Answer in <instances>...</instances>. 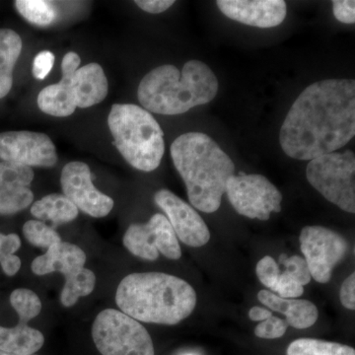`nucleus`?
Here are the masks:
<instances>
[{
    "label": "nucleus",
    "mask_w": 355,
    "mask_h": 355,
    "mask_svg": "<svg viewBox=\"0 0 355 355\" xmlns=\"http://www.w3.org/2000/svg\"><path fill=\"white\" fill-rule=\"evenodd\" d=\"M355 135V81L327 79L298 96L279 132L287 156L311 161L343 148Z\"/></svg>",
    "instance_id": "obj_1"
},
{
    "label": "nucleus",
    "mask_w": 355,
    "mask_h": 355,
    "mask_svg": "<svg viewBox=\"0 0 355 355\" xmlns=\"http://www.w3.org/2000/svg\"><path fill=\"white\" fill-rule=\"evenodd\" d=\"M171 157L186 184L189 200L195 209L212 214L219 209L228 179L235 165L211 137L187 132L173 141Z\"/></svg>",
    "instance_id": "obj_2"
},
{
    "label": "nucleus",
    "mask_w": 355,
    "mask_h": 355,
    "mask_svg": "<svg viewBox=\"0 0 355 355\" xmlns=\"http://www.w3.org/2000/svg\"><path fill=\"white\" fill-rule=\"evenodd\" d=\"M121 312L139 322L174 326L197 305V293L186 280L164 272L132 273L116 292Z\"/></svg>",
    "instance_id": "obj_3"
},
{
    "label": "nucleus",
    "mask_w": 355,
    "mask_h": 355,
    "mask_svg": "<svg viewBox=\"0 0 355 355\" xmlns=\"http://www.w3.org/2000/svg\"><path fill=\"white\" fill-rule=\"evenodd\" d=\"M218 92V80L209 65L190 60L182 72L174 65L156 67L140 81L139 101L151 113L181 114L207 104Z\"/></svg>",
    "instance_id": "obj_4"
},
{
    "label": "nucleus",
    "mask_w": 355,
    "mask_h": 355,
    "mask_svg": "<svg viewBox=\"0 0 355 355\" xmlns=\"http://www.w3.org/2000/svg\"><path fill=\"white\" fill-rule=\"evenodd\" d=\"M114 144L128 164L144 172L157 169L165 153L164 133L148 111L133 104H114L108 116Z\"/></svg>",
    "instance_id": "obj_5"
},
{
    "label": "nucleus",
    "mask_w": 355,
    "mask_h": 355,
    "mask_svg": "<svg viewBox=\"0 0 355 355\" xmlns=\"http://www.w3.org/2000/svg\"><path fill=\"white\" fill-rule=\"evenodd\" d=\"M306 177L327 200L354 214L355 156L352 151H336L313 159L306 169Z\"/></svg>",
    "instance_id": "obj_6"
},
{
    "label": "nucleus",
    "mask_w": 355,
    "mask_h": 355,
    "mask_svg": "<svg viewBox=\"0 0 355 355\" xmlns=\"http://www.w3.org/2000/svg\"><path fill=\"white\" fill-rule=\"evenodd\" d=\"M92 338L102 355H155L146 329L121 311L99 313L93 323Z\"/></svg>",
    "instance_id": "obj_7"
},
{
    "label": "nucleus",
    "mask_w": 355,
    "mask_h": 355,
    "mask_svg": "<svg viewBox=\"0 0 355 355\" xmlns=\"http://www.w3.org/2000/svg\"><path fill=\"white\" fill-rule=\"evenodd\" d=\"M225 193L236 211L248 218L266 221L272 212L282 210V193L261 175H233L226 183Z\"/></svg>",
    "instance_id": "obj_8"
},
{
    "label": "nucleus",
    "mask_w": 355,
    "mask_h": 355,
    "mask_svg": "<svg viewBox=\"0 0 355 355\" xmlns=\"http://www.w3.org/2000/svg\"><path fill=\"white\" fill-rule=\"evenodd\" d=\"M10 304L19 317V323L12 328L0 327V352L14 355L36 354L43 347L44 336L28 323L41 313L39 296L31 289H15L10 295Z\"/></svg>",
    "instance_id": "obj_9"
},
{
    "label": "nucleus",
    "mask_w": 355,
    "mask_h": 355,
    "mask_svg": "<svg viewBox=\"0 0 355 355\" xmlns=\"http://www.w3.org/2000/svg\"><path fill=\"white\" fill-rule=\"evenodd\" d=\"M299 241L312 279L319 284H328L334 268L347 256V240L323 226H306Z\"/></svg>",
    "instance_id": "obj_10"
},
{
    "label": "nucleus",
    "mask_w": 355,
    "mask_h": 355,
    "mask_svg": "<svg viewBox=\"0 0 355 355\" xmlns=\"http://www.w3.org/2000/svg\"><path fill=\"white\" fill-rule=\"evenodd\" d=\"M123 246L133 256L147 261H156L159 254L170 260L182 257L181 246L167 217L154 214L147 223L132 224L123 238Z\"/></svg>",
    "instance_id": "obj_11"
},
{
    "label": "nucleus",
    "mask_w": 355,
    "mask_h": 355,
    "mask_svg": "<svg viewBox=\"0 0 355 355\" xmlns=\"http://www.w3.org/2000/svg\"><path fill=\"white\" fill-rule=\"evenodd\" d=\"M0 159L30 168H49L57 164L58 154L44 133L18 130L0 133Z\"/></svg>",
    "instance_id": "obj_12"
},
{
    "label": "nucleus",
    "mask_w": 355,
    "mask_h": 355,
    "mask_svg": "<svg viewBox=\"0 0 355 355\" xmlns=\"http://www.w3.org/2000/svg\"><path fill=\"white\" fill-rule=\"evenodd\" d=\"M60 184L64 197L88 216L102 218L113 209V198L95 188L90 168L86 163H67L62 169Z\"/></svg>",
    "instance_id": "obj_13"
},
{
    "label": "nucleus",
    "mask_w": 355,
    "mask_h": 355,
    "mask_svg": "<svg viewBox=\"0 0 355 355\" xmlns=\"http://www.w3.org/2000/svg\"><path fill=\"white\" fill-rule=\"evenodd\" d=\"M154 202L165 212L180 241L193 248L205 246L209 242V227L189 203L166 189L156 191Z\"/></svg>",
    "instance_id": "obj_14"
},
{
    "label": "nucleus",
    "mask_w": 355,
    "mask_h": 355,
    "mask_svg": "<svg viewBox=\"0 0 355 355\" xmlns=\"http://www.w3.org/2000/svg\"><path fill=\"white\" fill-rule=\"evenodd\" d=\"M216 4L226 17L261 29L282 24L287 13L284 0H218Z\"/></svg>",
    "instance_id": "obj_15"
},
{
    "label": "nucleus",
    "mask_w": 355,
    "mask_h": 355,
    "mask_svg": "<svg viewBox=\"0 0 355 355\" xmlns=\"http://www.w3.org/2000/svg\"><path fill=\"white\" fill-rule=\"evenodd\" d=\"M34 177L32 168L0 162V216H12L32 205L34 193L29 186Z\"/></svg>",
    "instance_id": "obj_16"
},
{
    "label": "nucleus",
    "mask_w": 355,
    "mask_h": 355,
    "mask_svg": "<svg viewBox=\"0 0 355 355\" xmlns=\"http://www.w3.org/2000/svg\"><path fill=\"white\" fill-rule=\"evenodd\" d=\"M60 81L69 84L77 108L94 106L104 101L108 95V79L101 65L95 62L79 67L69 80Z\"/></svg>",
    "instance_id": "obj_17"
},
{
    "label": "nucleus",
    "mask_w": 355,
    "mask_h": 355,
    "mask_svg": "<svg viewBox=\"0 0 355 355\" xmlns=\"http://www.w3.org/2000/svg\"><path fill=\"white\" fill-rule=\"evenodd\" d=\"M85 252L80 247L69 242L57 243L46 250V253L32 261V272L37 275L60 272L67 275L86 263Z\"/></svg>",
    "instance_id": "obj_18"
},
{
    "label": "nucleus",
    "mask_w": 355,
    "mask_h": 355,
    "mask_svg": "<svg viewBox=\"0 0 355 355\" xmlns=\"http://www.w3.org/2000/svg\"><path fill=\"white\" fill-rule=\"evenodd\" d=\"M258 299L266 307L284 315L287 324L298 330L310 328L319 318L316 305L308 300L282 298L266 289L259 292Z\"/></svg>",
    "instance_id": "obj_19"
},
{
    "label": "nucleus",
    "mask_w": 355,
    "mask_h": 355,
    "mask_svg": "<svg viewBox=\"0 0 355 355\" xmlns=\"http://www.w3.org/2000/svg\"><path fill=\"white\" fill-rule=\"evenodd\" d=\"M22 51V40L11 29H0V99L6 97L13 84V70Z\"/></svg>",
    "instance_id": "obj_20"
},
{
    "label": "nucleus",
    "mask_w": 355,
    "mask_h": 355,
    "mask_svg": "<svg viewBox=\"0 0 355 355\" xmlns=\"http://www.w3.org/2000/svg\"><path fill=\"white\" fill-rule=\"evenodd\" d=\"M79 210L69 198L60 193H51L33 203L32 216L40 220L51 221L53 226L69 223L78 216Z\"/></svg>",
    "instance_id": "obj_21"
},
{
    "label": "nucleus",
    "mask_w": 355,
    "mask_h": 355,
    "mask_svg": "<svg viewBox=\"0 0 355 355\" xmlns=\"http://www.w3.org/2000/svg\"><path fill=\"white\" fill-rule=\"evenodd\" d=\"M38 106L44 114L65 118L76 112V98L69 83L51 84L44 88L38 95Z\"/></svg>",
    "instance_id": "obj_22"
},
{
    "label": "nucleus",
    "mask_w": 355,
    "mask_h": 355,
    "mask_svg": "<svg viewBox=\"0 0 355 355\" xmlns=\"http://www.w3.org/2000/svg\"><path fill=\"white\" fill-rule=\"evenodd\" d=\"M64 277V286L60 293V303L64 307H72L79 298L88 296L95 289V273L85 266L76 268Z\"/></svg>",
    "instance_id": "obj_23"
},
{
    "label": "nucleus",
    "mask_w": 355,
    "mask_h": 355,
    "mask_svg": "<svg viewBox=\"0 0 355 355\" xmlns=\"http://www.w3.org/2000/svg\"><path fill=\"white\" fill-rule=\"evenodd\" d=\"M286 355H355L354 347L317 338H299L288 345Z\"/></svg>",
    "instance_id": "obj_24"
},
{
    "label": "nucleus",
    "mask_w": 355,
    "mask_h": 355,
    "mask_svg": "<svg viewBox=\"0 0 355 355\" xmlns=\"http://www.w3.org/2000/svg\"><path fill=\"white\" fill-rule=\"evenodd\" d=\"M18 12L32 24L48 26L57 18V11L50 1L44 0H17Z\"/></svg>",
    "instance_id": "obj_25"
},
{
    "label": "nucleus",
    "mask_w": 355,
    "mask_h": 355,
    "mask_svg": "<svg viewBox=\"0 0 355 355\" xmlns=\"http://www.w3.org/2000/svg\"><path fill=\"white\" fill-rule=\"evenodd\" d=\"M23 235L33 246L48 250L62 241L55 228L40 220H29L23 226Z\"/></svg>",
    "instance_id": "obj_26"
},
{
    "label": "nucleus",
    "mask_w": 355,
    "mask_h": 355,
    "mask_svg": "<svg viewBox=\"0 0 355 355\" xmlns=\"http://www.w3.org/2000/svg\"><path fill=\"white\" fill-rule=\"evenodd\" d=\"M280 261L286 268L284 272L289 275L292 279L295 280L302 286L309 284L312 277L304 258L300 256H292L288 258L286 254H282Z\"/></svg>",
    "instance_id": "obj_27"
},
{
    "label": "nucleus",
    "mask_w": 355,
    "mask_h": 355,
    "mask_svg": "<svg viewBox=\"0 0 355 355\" xmlns=\"http://www.w3.org/2000/svg\"><path fill=\"white\" fill-rule=\"evenodd\" d=\"M256 273L261 284L272 291L275 284L279 282V266L272 257L266 256L257 263Z\"/></svg>",
    "instance_id": "obj_28"
},
{
    "label": "nucleus",
    "mask_w": 355,
    "mask_h": 355,
    "mask_svg": "<svg viewBox=\"0 0 355 355\" xmlns=\"http://www.w3.org/2000/svg\"><path fill=\"white\" fill-rule=\"evenodd\" d=\"M287 328H288V324L286 320L272 316L265 321L261 322L254 328V335L258 338H265V340H275V338L284 336L286 333Z\"/></svg>",
    "instance_id": "obj_29"
},
{
    "label": "nucleus",
    "mask_w": 355,
    "mask_h": 355,
    "mask_svg": "<svg viewBox=\"0 0 355 355\" xmlns=\"http://www.w3.org/2000/svg\"><path fill=\"white\" fill-rule=\"evenodd\" d=\"M272 292H275L282 298L296 299L304 293V286H300L286 273L280 272L279 282Z\"/></svg>",
    "instance_id": "obj_30"
},
{
    "label": "nucleus",
    "mask_w": 355,
    "mask_h": 355,
    "mask_svg": "<svg viewBox=\"0 0 355 355\" xmlns=\"http://www.w3.org/2000/svg\"><path fill=\"white\" fill-rule=\"evenodd\" d=\"M55 55L50 51H40L33 60V76L39 80H43L50 74L55 64Z\"/></svg>",
    "instance_id": "obj_31"
},
{
    "label": "nucleus",
    "mask_w": 355,
    "mask_h": 355,
    "mask_svg": "<svg viewBox=\"0 0 355 355\" xmlns=\"http://www.w3.org/2000/svg\"><path fill=\"white\" fill-rule=\"evenodd\" d=\"M355 2L354 0H336L333 1L334 15L336 20L345 24L355 23Z\"/></svg>",
    "instance_id": "obj_32"
},
{
    "label": "nucleus",
    "mask_w": 355,
    "mask_h": 355,
    "mask_svg": "<svg viewBox=\"0 0 355 355\" xmlns=\"http://www.w3.org/2000/svg\"><path fill=\"white\" fill-rule=\"evenodd\" d=\"M340 303L347 309L355 310V275L352 273L343 282L340 291Z\"/></svg>",
    "instance_id": "obj_33"
},
{
    "label": "nucleus",
    "mask_w": 355,
    "mask_h": 355,
    "mask_svg": "<svg viewBox=\"0 0 355 355\" xmlns=\"http://www.w3.org/2000/svg\"><path fill=\"white\" fill-rule=\"evenodd\" d=\"M21 247V240L17 234L4 235L0 233V261L14 254Z\"/></svg>",
    "instance_id": "obj_34"
},
{
    "label": "nucleus",
    "mask_w": 355,
    "mask_h": 355,
    "mask_svg": "<svg viewBox=\"0 0 355 355\" xmlns=\"http://www.w3.org/2000/svg\"><path fill=\"white\" fill-rule=\"evenodd\" d=\"M81 58L74 51H69L64 55L62 62V80L67 81L73 76L80 65Z\"/></svg>",
    "instance_id": "obj_35"
},
{
    "label": "nucleus",
    "mask_w": 355,
    "mask_h": 355,
    "mask_svg": "<svg viewBox=\"0 0 355 355\" xmlns=\"http://www.w3.org/2000/svg\"><path fill=\"white\" fill-rule=\"evenodd\" d=\"M175 3L173 0H137L135 4L142 10L148 13L158 14L164 12Z\"/></svg>",
    "instance_id": "obj_36"
},
{
    "label": "nucleus",
    "mask_w": 355,
    "mask_h": 355,
    "mask_svg": "<svg viewBox=\"0 0 355 355\" xmlns=\"http://www.w3.org/2000/svg\"><path fill=\"white\" fill-rule=\"evenodd\" d=\"M0 265H1L2 270L7 277H13L19 272L21 260L19 257L11 254V256L6 257L3 260L0 261Z\"/></svg>",
    "instance_id": "obj_37"
},
{
    "label": "nucleus",
    "mask_w": 355,
    "mask_h": 355,
    "mask_svg": "<svg viewBox=\"0 0 355 355\" xmlns=\"http://www.w3.org/2000/svg\"><path fill=\"white\" fill-rule=\"evenodd\" d=\"M272 316V311L266 309V308L254 306L249 311V318L251 321L263 322Z\"/></svg>",
    "instance_id": "obj_38"
},
{
    "label": "nucleus",
    "mask_w": 355,
    "mask_h": 355,
    "mask_svg": "<svg viewBox=\"0 0 355 355\" xmlns=\"http://www.w3.org/2000/svg\"><path fill=\"white\" fill-rule=\"evenodd\" d=\"M0 355H14V354H6V352H0ZM33 355H34V354H33Z\"/></svg>",
    "instance_id": "obj_39"
},
{
    "label": "nucleus",
    "mask_w": 355,
    "mask_h": 355,
    "mask_svg": "<svg viewBox=\"0 0 355 355\" xmlns=\"http://www.w3.org/2000/svg\"><path fill=\"white\" fill-rule=\"evenodd\" d=\"M188 355H193V354H188Z\"/></svg>",
    "instance_id": "obj_40"
}]
</instances>
